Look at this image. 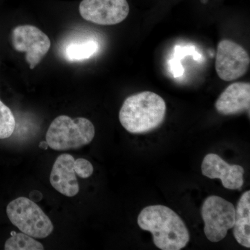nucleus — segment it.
Wrapping results in <instances>:
<instances>
[{
  "mask_svg": "<svg viewBox=\"0 0 250 250\" xmlns=\"http://www.w3.org/2000/svg\"><path fill=\"white\" fill-rule=\"evenodd\" d=\"M141 229L152 233L153 241L162 250H180L190 241L188 230L173 210L163 205H152L141 210L138 217Z\"/></svg>",
  "mask_w": 250,
  "mask_h": 250,
  "instance_id": "obj_1",
  "label": "nucleus"
},
{
  "mask_svg": "<svg viewBox=\"0 0 250 250\" xmlns=\"http://www.w3.org/2000/svg\"><path fill=\"white\" fill-rule=\"evenodd\" d=\"M236 208L231 202L223 197L210 196L202 207V217L205 223V233L207 239L217 243L221 241L233 228Z\"/></svg>",
  "mask_w": 250,
  "mask_h": 250,
  "instance_id": "obj_5",
  "label": "nucleus"
},
{
  "mask_svg": "<svg viewBox=\"0 0 250 250\" xmlns=\"http://www.w3.org/2000/svg\"><path fill=\"white\" fill-rule=\"evenodd\" d=\"M6 214L11 223L33 238H45L54 230L53 224L36 202L27 197H20L10 202Z\"/></svg>",
  "mask_w": 250,
  "mask_h": 250,
  "instance_id": "obj_4",
  "label": "nucleus"
},
{
  "mask_svg": "<svg viewBox=\"0 0 250 250\" xmlns=\"http://www.w3.org/2000/svg\"><path fill=\"white\" fill-rule=\"evenodd\" d=\"M250 106V84L246 82H237L229 85L215 104L217 111L224 116L249 111Z\"/></svg>",
  "mask_w": 250,
  "mask_h": 250,
  "instance_id": "obj_11",
  "label": "nucleus"
},
{
  "mask_svg": "<svg viewBox=\"0 0 250 250\" xmlns=\"http://www.w3.org/2000/svg\"><path fill=\"white\" fill-rule=\"evenodd\" d=\"M74 168L76 175L82 179L88 178L93 174L94 171L91 163L82 158L75 159Z\"/></svg>",
  "mask_w": 250,
  "mask_h": 250,
  "instance_id": "obj_16",
  "label": "nucleus"
},
{
  "mask_svg": "<svg viewBox=\"0 0 250 250\" xmlns=\"http://www.w3.org/2000/svg\"><path fill=\"white\" fill-rule=\"evenodd\" d=\"M250 58L242 46L230 40L218 43L215 59V70L221 80L230 82L240 78L246 73Z\"/></svg>",
  "mask_w": 250,
  "mask_h": 250,
  "instance_id": "obj_7",
  "label": "nucleus"
},
{
  "mask_svg": "<svg viewBox=\"0 0 250 250\" xmlns=\"http://www.w3.org/2000/svg\"><path fill=\"white\" fill-rule=\"evenodd\" d=\"M95 134V126L89 120L72 119L63 115L56 118L49 125L46 143L54 150L76 149L92 142Z\"/></svg>",
  "mask_w": 250,
  "mask_h": 250,
  "instance_id": "obj_3",
  "label": "nucleus"
},
{
  "mask_svg": "<svg viewBox=\"0 0 250 250\" xmlns=\"http://www.w3.org/2000/svg\"><path fill=\"white\" fill-rule=\"evenodd\" d=\"M11 42L16 51L25 52L26 61L31 70L42 61L51 47L48 36L39 28L29 24L15 27Z\"/></svg>",
  "mask_w": 250,
  "mask_h": 250,
  "instance_id": "obj_6",
  "label": "nucleus"
},
{
  "mask_svg": "<svg viewBox=\"0 0 250 250\" xmlns=\"http://www.w3.org/2000/svg\"><path fill=\"white\" fill-rule=\"evenodd\" d=\"M98 49V44L93 40L77 41L65 47V57L70 62H82L93 57Z\"/></svg>",
  "mask_w": 250,
  "mask_h": 250,
  "instance_id": "obj_13",
  "label": "nucleus"
},
{
  "mask_svg": "<svg viewBox=\"0 0 250 250\" xmlns=\"http://www.w3.org/2000/svg\"><path fill=\"white\" fill-rule=\"evenodd\" d=\"M16 119L12 111L0 100V139H6L14 134Z\"/></svg>",
  "mask_w": 250,
  "mask_h": 250,
  "instance_id": "obj_15",
  "label": "nucleus"
},
{
  "mask_svg": "<svg viewBox=\"0 0 250 250\" xmlns=\"http://www.w3.org/2000/svg\"><path fill=\"white\" fill-rule=\"evenodd\" d=\"M79 9L83 19L99 25L119 24L129 13L126 0H83Z\"/></svg>",
  "mask_w": 250,
  "mask_h": 250,
  "instance_id": "obj_8",
  "label": "nucleus"
},
{
  "mask_svg": "<svg viewBox=\"0 0 250 250\" xmlns=\"http://www.w3.org/2000/svg\"><path fill=\"white\" fill-rule=\"evenodd\" d=\"M29 199L36 203V202H40L42 200V194L40 191H38V190H33L29 193Z\"/></svg>",
  "mask_w": 250,
  "mask_h": 250,
  "instance_id": "obj_17",
  "label": "nucleus"
},
{
  "mask_svg": "<svg viewBox=\"0 0 250 250\" xmlns=\"http://www.w3.org/2000/svg\"><path fill=\"white\" fill-rule=\"evenodd\" d=\"M202 172L208 178L220 179L225 188L241 189L244 184V168L239 165H229L216 154H208L202 164Z\"/></svg>",
  "mask_w": 250,
  "mask_h": 250,
  "instance_id": "obj_9",
  "label": "nucleus"
},
{
  "mask_svg": "<svg viewBox=\"0 0 250 250\" xmlns=\"http://www.w3.org/2000/svg\"><path fill=\"white\" fill-rule=\"evenodd\" d=\"M233 236L236 241L245 248H250V191L241 195L237 205Z\"/></svg>",
  "mask_w": 250,
  "mask_h": 250,
  "instance_id": "obj_12",
  "label": "nucleus"
},
{
  "mask_svg": "<svg viewBox=\"0 0 250 250\" xmlns=\"http://www.w3.org/2000/svg\"><path fill=\"white\" fill-rule=\"evenodd\" d=\"M166 112V103L161 96L153 92H141L125 100L119 120L129 133L144 134L162 124Z\"/></svg>",
  "mask_w": 250,
  "mask_h": 250,
  "instance_id": "obj_2",
  "label": "nucleus"
},
{
  "mask_svg": "<svg viewBox=\"0 0 250 250\" xmlns=\"http://www.w3.org/2000/svg\"><path fill=\"white\" fill-rule=\"evenodd\" d=\"M75 160L71 154H61L54 162L49 177L52 187L69 197L75 196L80 191V184L74 168Z\"/></svg>",
  "mask_w": 250,
  "mask_h": 250,
  "instance_id": "obj_10",
  "label": "nucleus"
},
{
  "mask_svg": "<svg viewBox=\"0 0 250 250\" xmlns=\"http://www.w3.org/2000/svg\"><path fill=\"white\" fill-rule=\"evenodd\" d=\"M6 250H43L40 242L24 233H12V236L6 241Z\"/></svg>",
  "mask_w": 250,
  "mask_h": 250,
  "instance_id": "obj_14",
  "label": "nucleus"
}]
</instances>
